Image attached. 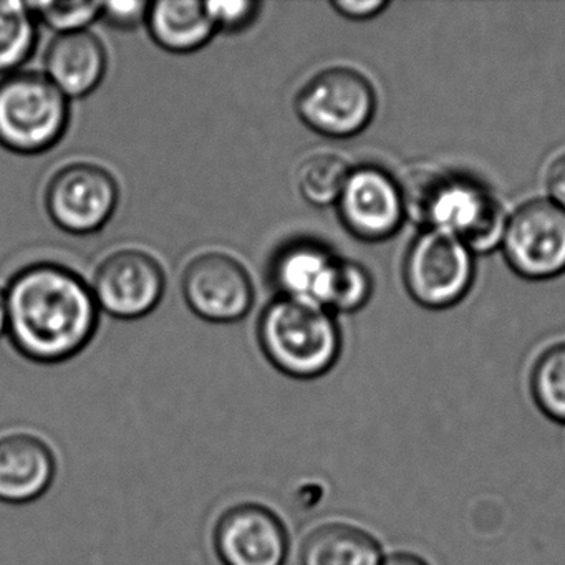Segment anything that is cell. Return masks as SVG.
Returning a JSON list of instances; mask_svg holds the SVG:
<instances>
[{
  "mask_svg": "<svg viewBox=\"0 0 565 565\" xmlns=\"http://www.w3.org/2000/svg\"><path fill=\"white\" fill-rule=\"evenodd\" d=\"M300 565H382L379 542L362 529L329 522L310 531L300 545Z\"/></svg>",
  "mask_w": 565,
  "mask_h": 565,
  "instance_id": "17",
  "label": "cell"
},
{
  "mask_svg": "<svg viewBox=\"0 0 565 565\" xmlns=\"http://www.w3.org/2000/svg\"><path fill=\"white\" fill-rule=\"evenodd\" d=\"M104 2H31L39 22L61 34L87 31L102 18Z\"/></svg>",
  "mask_w": 565,
  "mask_h": 565,
  "instance_id": "22",
  "label": "cell"
},
{
  "mask_svg": "<svg viewBox=\"0 0 565 565\" xmlns=\"http://www.w3.org/2000/svg\"><path fill=\"white\" fill-rule=\"evenodd\" d=\"M337 207L345 230L365 243L390 239L406 220L402 184L373 164L352 168Z\"/></svg>",
  "mask_w": 565,
  "mask_h": 565,
  "instance_id": "9",
  "label": "cell"
},
{
  "mask_svg": "<svg viewBox=\"0 0 565 565\" xmlns=\"http://www.w3.org/2000/svg\"><path fill=\"white\" fill-rule=\"evenodd\" d=\"M6 300L9 339L32 362H67L97 332L100 309L92 287L58 264H34L15 274Z\"/></svg>",
  "mask_w": 565,
  "mask_h": 565,
  "instance_id": "1",
  "label": "cell"
},
{
  "mask_svg": "<svg viewBox=\"0 0 565 565\" xmlns=\"http://www.w3.org/2000/svg\"><path fill=\"white\" fill-rule=\"evenodd\" d=\"M148 2H104L102 6V19L111 28L130 31L138 28L141 22H147Z\"/></svg>",
  "mask_w": 565,
  "mask_h": 565,
  "instance_id": "24",
  "label": "cell"
},
{
  "mask_svg": "<svg viewBox=\"0 0 565 565\" xmlns=\"http://www.w3.org/2000/svg\"><path fill=\"white\" fill-rule=\"evenodd\" d=\"M332 8L350 21H369L390 8L388 0H335Z\"/></svg>",
  "mask_w": 565,
  "mask_h": 565,
  "instance_id": "25",
  "label": "cell"
},
{
  "mask_svg": "<svg viewBox=\"0 0 565 565\" xmlns=\"http://www.w3.org/2000/svg\"><path fill=\"white\" fill-rule=\"evenodd\" d=\"M382 565H428L422 557L413 554H393L383 558Z\"/></svg>",
  "mask_w": 565,
  "mask_h": 565,
  "instance_id": "27",
  "label": "cell"
},
{
  "mask_svg": "<svg viewBox=\"0 0 565 565\" xmlns=\"http://www.w3.org/2000/svg\"><path fill=\"white\" fill-rule=\"evenodd\" d=\"M213 544L223 565H284L290 537L276 511L257 502H241L217 519Z\"/></svg>",
  "mask_w": 565,
  "mask_h": 565,
  "instance_id": "12",
  "label": "cell"
},
{
  "mask_svg": "<svg viewBox=\"0 0 565 565\" xmlns=\"http://www.w3.org/2000/svg\"><path fill=\"white\" fill-rule=\"evenodd\" d=\"M545 186L548 200L565 211V153L555 158L554 163L548 167Z\"/></svg>",
  "mask_w": 565,
  "mask_h": 565,
  "instance_id": "26",
  "label": "cell"
},
{
  "mask_svg": "<svg viewBox=\"0 0 565 565\" xmlns=\"http://www.w3.org/2000/svg\"><path fill=\"white\" fill-rule=\"evenodd\" d=\"M531 390L539 408L558 423H565V343L545 350L531 375Z\"/></svg>",
  "mask_w": 565,
  "mask_h": 565,
  "instance_id": "20",
  "label": "cell"
},
{
  "mask_svg": "<svg viewBox=\"0 0 565 565\" xmlns=\"http://www.w3.org/2000/svg\"><path fill=\"white\" fill-rule=\"evenodd\" d=\"M376 97L360 72L335 67L320 72L297 95L296 110L303 125L329 138L362 134L373 115Z\"/></svg>",
  "mask_w": 565,
  "mask_h": 565,
  "instance_id": "6",
  "label": "cell"
},
{
  "mask_svg": "<svg viewBox=\"0 0 565 565\" xmlns=\"http://www.w3.org/2000/svg\"><path fill=\"white\" fill-rule=\"evenodd\" d=\"M147 25L151 39L173 54L200 51L217 32L206 6L196 0H161L150 4Z\"/></svg>",
  "mask_w": 565,
  "mask_h": 565,
  "instance_id": "16",
  "label": "cell"
},
{
  "mask_svg": "<svg viewBox=\"0 0 565 565\" xmlns=\"http://www.w3.org/2000/svg\"><path fill=\"white\" fill-rule=\"evenodd\" d=\"M402 191L406 217L423 230L458 237L475 256L501 249L509 217L494 194L478 181L461 174L419 171L402 184Z\"/></svg>",
  "mask_w": 565,
  "mask_h": 565,
  "instance_id": "2",
  "label": "cell"
},
{
  "mask_svg": "<svg viewBox=\"0 0 565 565\" xmlns=\"http://www.w3.org/2000/svg\"><path fill=\"white\" fill-rule=\"evenodd\" d=\"M475 254L458 237L423 230L403 263L406 292L425 309L443 310L465 299L475 282Z\"/></svg>",
  "mask_w": 565,
  "mask_h": 565,
  "instance_id": "5",
  "label": "cell"
},
{
  "mask_svg": "<svg viewBox=\"0 0 565 565\" xmlns=\"http://www.w3.org/2000/svg\"><path fill=\"white\" fill-rule=\"evenodd\" d=\"M181 289L188 307L207 322H239L254 306L249 273L239 260L223 253H207L191 260Z\"/></svg>",
  "mask_w": 565,
  "mask_h": 565,
  "instance_id": "11",
  "label": "cell"
},
{
  "mask_svg": "<svg viewBox=\"0 0 565 565\" xmlns=\"http://www.w3.org/2000/svg\"><path fill=\"white\" fill-rule=\"evenodd\" d=\"M107 74V51L88 31L61 34L45 55V75L67 98L90 95Z\"/></svg>",
  "mask_w": 565,
  "mask_h": 565,
  "instance_id": "15",
  "label": "cell"
},
{
  "mask_svg": "<svg viewBox=\"0 0 565 565\" xmlns=\"http://www.w3.org/2000/svg\"><path fill=\"white\" fill-rule=\"evenodd\" d=\"M57 475L54 449L34 433L0 436V502L29 504L51 489Z\"/></svg>",
  "mask_w": 565,
  "mask_h": 565,
  "instance_id": "13",
  "label": "cell"
},
{
  "mask_svg": "<svg viewBox=\"0 0 565 565\" xmlns=\"http://www.w3.org/2000/svg\"><path fill=\"white\" fill-rule=\"evenodd\" d=\"M167 289L163 267L140 249H124L108 256L94 277L98 309L120 320H137L157 309Z\"/></svg>",
  "mask_w": 565,
  "mask_h": 565,
  "instance_id": "10",
  "label": "cell"
},
{
  "mask_svg": "<svg viewBox=\"0 0 565 565\" xmlns=\"http://www.w3.org/2000/svg\"><path fill=\"white\" fill-rule=\"evenodd\" d=\"M8 333V300L6 290L0 289V337Z\"/></svg>",
  "mask_w": 565,
  "mask_h": 565,
  "instance_id": "28",
  "label": "cell"
},
{
  "mask_svg": "<svg viewBox=\"0 0 565 565\" xmlns=\"http://www.w3.org/2000/svg\"><path fill=\"white\" fill-rule=\"evenodd\" d=\"M216 31L239 32L253 24L260 4L257 2H204Z\"/></svg>",
  "mask_w": 565,
  "mask_h": 565,
  "instance_id": "23",
  "label": "cell"
},
{
  "mask_svg": "<svg viewBox=\"0 0 565 565\" xmlns=\"http://www.w3.org/2000/svg\"><path fill=\"white\" fill-rule=\"evenodd\" d=\"M372 292L373 280L369 270L353 260L339 259L330 282L326 309L332 313L356 312L369 303Z\"/></svg>",
  "mask_w": 565,
  "mask_h": 565,
  "instance_id": "21",
  "label": "cell"
},
{
  "mask_svg": "<svg viewBox=\"0 0 565 565\" xmlns=\"http://www.w3.org/2000/svg\"><path fill=\"white\" fill-rule=\"evenodd\" d=\"M501 250L505 263L527 280L565 273V211L551 200L522 204L509 216Z\"/></svg>",
  "mask_w": 565,
  "mask_h": 565,
  "instance_id": "7",
  "label": "cell"
},
{
  "mask_svg": "<svg viewBox=\"0 0 565 565\" xmlns=\"http://www.w3.org/2000/svg\"><path fill=\"white\" fill-rule=\"evenodd\" d=\"M120 188L114 174L92 163L62 168L47 186L45 207L62 231L75 236L97 233L117 211Z\"/></svg>",
  "mask_w": 565,
  "mask_h": 565,
  "instance_id": "8",
  "label": "cell"
},
{
  "mask_svg": "<svg viewBox=\"0 0 565 565\" xmlns=\"http://www.w3.org/2000/svg\"><path fill=\"white\" fill-rule=\"evenodd\" d=\"M337 260L316 241H294L274 257L270 277L280 297L326 307Z\"/></svg>",
  "mask_w": 565,
  "mask_h": 565,
  "instance_id": "14",
  "label": "cell"
},
{
  "mask_svg": "<svg viewBox=\"0 0 565 565\" xmlns=\"http://www.w3.org/2000/svg\"><path fill=\"white\" fill-rule=\"evenodd\" d=\"M350 171L352 168L339 154L316 153L300 164L297 186L303 200L312 206H332L339 201Z\"/></svg>",
  "mask_w": 565,
  "mask_h": 565,
  "instance_id": "19",
  "label": "cell"
},
{
  "mask_svg": "<svg viewBox=\"0 0 565 565\" xmlns=\"http://www.w3.org/2000/svg\"><path fill=\"white\" fill-rule=\"evenodd\" d=\"M38 22L31 2L0 0V75L28 64L38 44Z\"/></svg>",
  "mask_w": 565,
  "mask_h": 565,
  "instance_id": "18",
  "label": "cell"
},
{
  "mask_svg": "<svg viewBox=\"0 0 565 565\" xmlns=\"http://www.w3.org/2000/svg\"><path fill=\"white\" fill-rule=\"evenodd\" d=\"M71 120L68 98L45 74L15 72L0 81V147L18 154L54 148Z\"/></svg>",
  "mask_w": 565,
  "mask_h": 565,
  "instance_id": "4",
  "label": "cell"
},
{
  "mask_svg": "<svg viewBox=\"0 0 565 565\" xmlns=\"http://www.w3.org/2000/svg\"><path fill=\"white\" fill-rule=\"evenodd\" d=\"M257 339L270 365L296 380L326 375L342 353V332L333 313L287 297H277L264 309Z\"/></svg>",
  "mask_w": 565,
  "mask_h": 565,
  "instance_id": "3",
  "label": "cell"
}]
</instances>
